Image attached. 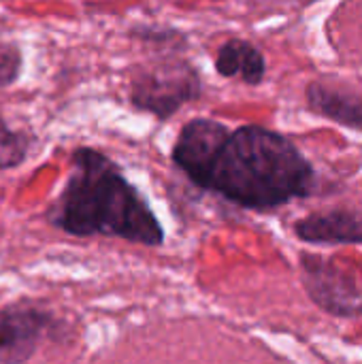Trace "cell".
<instances>
[{"label":"cell","mask_w":362,"mask_h":364,"mask_svg":"<svg viewBox=\"0 0 362 364\" xmlns=\"http://www.w3.org/2000/svg\"><path fill=\"white\" fill-rule=\"evenodd\" d=\"M198 70L183 58H160L139 64L130 73V102L134 109L156 115L160 122L175 115L183 105L201 98Z\"/></svg>","instance_id":"3"},{"label":"cell","mask_w":362,"mask_h":364,"mask_svg":"<svg viewBox=\"0 0 362 364\" xmlns=\"http://www.w3.org/2000/svg\"><path fill=\"white\" fill-rule=\"evenodd\" d=\"M132 36L139 38V41H143V43H149V45H166V47H173V51H175L177 45L183 47L188 43V38L181 32L169 30V28H154V26L134 28Z\"/></svg>","instance_id":"11"},{"label":"cell","mask_w":362,"mask_h":364,"mask_svg":"<svg viewBox=\"0 0 362 364\" xmlns=\"http://www.w3.org/2000/svg\"><path fill=\"white\" fill-rule=\"evenodd\" d=\"M307 102L316 113L362 132V98L358 96L312 83L307 87Z\"/></svg>","instance_id":"8"},{"label":"cell","mask_w":362,"mask_h":364,"mask_svg":"<svg viewBox=\"0 0 362 364\" xmlns=\"http://www.w3.org/2000/svg\"><path fill=\"white\" fill-rule=\"evenodd\" d=\"M196 186L239 207L267 211L309 196L316 175L284 134L262 126H241L228 132Z\"/></svg>","instance_id":"2"},{"label":"cell","mask_w":362,"mask_h":364,"mask_svg":"<svg viewBox=\"0 0 362 364\" xmlns=\"http://www.w3.org/2000/svg\"><path fill=\"white\" fill-rule=\"evenodd\" d=\"M21 73V51L15 43L0 38V90L17 81Z\"/></svg>","instance_id":"10"},{"label":"cell","mask_w":362,"mask_h":364,"mask_svg":"<svg viewBox=\"0 0 362 364\" xmlns=\"http://www.w3.org/2000/svg\"><path fill=\"white\" fill-rule=\"evenodd\" d=\"M64 328L51 311L34 305H6L0 309V364L28 363L45 337Z\"/></svg>","instance_id":"4"},{"label":"cell","mask_w":362,"mask_h":364,"mask_svg":"<svg viewBox=\"0 0 362 364\" xmlns=\"http://www.w3.org/2000/svg\"><path fill=\"white\" fill-rule=\"evenodd\" d=\"M294 232L307 243H362V215L354 211L316 213L299 220Z\"/></svg>","instance_id":"6"},{"label":"cell","mask_w":362,"mask_h":364,"mask_svg":"<svg viewBox=\"0 0 362 364\" xmlns=\"http://www.w3.org/2000/svg\"><path fill=\"white\" fill-rule=\"evenodd\" d=\"M301 267L307 292L320 307L337 316H352L362 311V290L333 262L305 254L301 258Z\"/></svg>","instance_id":"5"},{"label":"cell","mask_w":362,"mask_h":364,"mask_svg":"<svg viewBox=\"0 0 362 364\" xmlns=\"http://www.w3.org/2000/svg\"><path fill=\"white\" fill-rule=\"evenodd\" d=\"M30 145L32 139L28 132L11 128L4 117H0V171L23 164L30 154Z\"/></svg>","instance_id":"9"},{"label":"cell","mask_w":362,"mask_h":364,"mask_svg":"<svg viewBox=\"0 0 362 364\" xmlns=\"http://www.w3.org/2000/svg\"><path fill=\"white\" fill-rule=\"evenodd\" d=\"M215 70L222 77H239L247 85H260L267 73V62L258 47H254L250 41L230 38L215 55Z\"/></svg>","instance_id":"7"},{"label":"cell","mask_w":362,"mask_h":364,"mask_svg":"<svg viewBox=\"0 0 362 364\" xmlns=\"http://www.w3.org/2000/svg\"><path fill=\"white\" fill-rule=\"evenodd\" d=\"M70 175L47 207L45 220L73 237H117L158 247L164 228L141 192L122 168L94 147H79L70 156Z\"/></svg>","instance_id":"1"}]
</instances>
